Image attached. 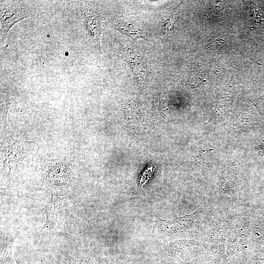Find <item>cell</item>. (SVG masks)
I'll use <instances>...</instances> for the list:
<instances>
[{
	"mask_svg": "<svg viewBox=\"0 0 264 264\" xmlns=\"http://www.w3.org/2000/svg\"><path fill=\"white\" fill-rule=\"evenodd\" d=\"M21 1L0 0V43H3L9 29L18 22L37 16V9L25 6Z\"/></svg>",
	"mask_w": 264,
	"mask_h": 264,
	"instance_id": "6da1fadb",
	"label": "cell"
},
{
	"mask_svg": "<svg viewBox=\"0 0 264 264\" xmlns=\"http://www.w3.org/2000/svg\"><path fill=\"white\" fill-rule=\"evenodd\" d=\"M64 199V197L53 195L46 203L45 207L46 220L43 228L35 234L34 237L37 240L44 241L57 232Z\"/></svg>",
	"mask_w": 264,
	"mask_h": 264,
	"instance_id": "7a4b0ae2",
	"label": "cell"
},
{
	"mask_svg": "<svg viewBox=\"0 0 264 264\" xmlns=\"http://www.w3.org/2000/svg\"><path fill=\"white\" fill-rule=\"evenodd\" d=\"M101 15L92 9L86 10L84 25L89 40L95 47L101 51L100 38Z\"/></svg>",
	"mask_w": 264,
	"mask_h": 264,
	"instance_id": "3957f363",
	"label": "cell"
},
{
	"mask_svg": "<svg viewBox=\"0 0 264 264\" xmlns=\"http://www.w3.org/2000/svg\"><path fill=\"white\" fill-rule=\"evenodd\" d=\"M198 210L191 214L171 220L157 219L160 227L167 233H176L191 228L195 223Z\"/></svg>",
	"mask_w": 264,
	"mask_h": 264,
	"instance_id": "277c9868",
	"label": "cell"
},
{
	"mask_svg": "<svg viewBox=\"0 0 264 264\" xmlns=\"http://www.w3.org/2000/svg\"><path fill=\"white\" fill-rule=\"evenodd\" d=\"M111 26L119 32L135 41L138 39H145V33L131 20L119 17H114L110 22Z\"/></svg>",
	"mask_w": 264,
	"mask_h": 264,
	"instance_id": "5b68a950",
	"label": "cell"
},
{
	"mask_svg": "<svg viewBox=\"0 0 264 264\" xmlns=\"http://www.w3.org/2000/svg\"><path fill=\"white\" fill-rule=\"evenodd\" d=\"M69 172L68 168L62 164L53 166L48 171V180L52 185L63 186L68 180Z\"/></svg>",
	"mask_w": 264,
	"mask_h": 264,
	"instance_id": "8992f818",
	"label": "cell"
},
{
	"mask_svg": "<svg viewBox=\"0 0 264 264\" xmlns=\"http://www.w3.org/2000/svg\"><path fill=\"white\" fill-rule=\"evenodd\" d=\"M123 60L127 62L132 68L136 79L144 78L145 71L140 58L130 48H124L122 53Z\"/></svg>",
	"mask_w": 264,
	"mask_h": 264,
	"instance_id": "52a82bcc",
	"label": "cell"
},
{
	"mask_svg": "<svg viewBox=\"0 0 264 264\" xmlns=\"http://www.w3.org/2000/svg\"><path fill=\"white\" fill-rule=\"evenodd\" d=\"M56 258L64 264H92L83 258H77L63 252L58 254Z\"/></svg>",
	"mask_w": 264,
	"mask_h": 264,
	"instance_id": "ba28073f",
	"label": "cell"
}]
</instances>
